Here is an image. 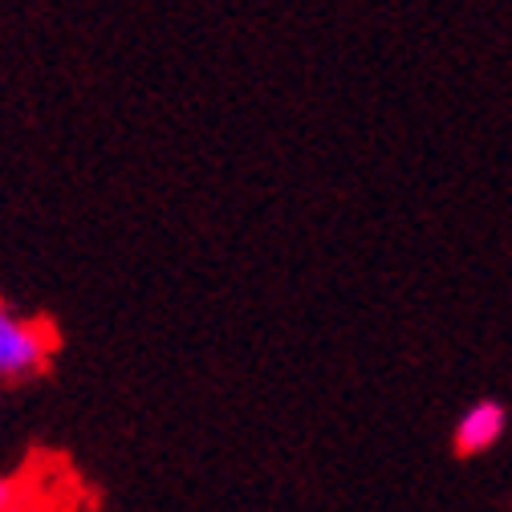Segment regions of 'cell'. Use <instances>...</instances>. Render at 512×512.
<instances>
[{
	"mask_svg": "<svg viewBox=\"0 0 512 512\" xmlns=\"http://www.w3.org/2000/svg\"><path fill=\"white\" fill-rule=\"evenodd\" d=\"M57 334L41 317L21 313L9 297H0V387L29 382L49 370Z\"/></svg>",
	"mask_w": 512,
	"mask_h": 512,
	"instance_id": "obj_1",
	"label": "cell"
},
{
	"mask_svg": "<svg viewBox=\"0 0 512 512\" xmlns=\"http://www.w3.org/2000/svg\"><path fill=\"white\" fill-rule=\"evenodd\" d=\"M504 431H508V411L496 399H480L456 419L452 443H456L460 456H480V452H488V447H496L504 439Z\"/></svg>",
	"mask_w": 512,
	"mask_h": 512,
	"instance_id": "obj_2",
	"label": "cell"
},
{
	"mask_svg": "<svg viewBox=\"0 0 512 512\" xmlns=\"http://www.w3.org/2000/svg\"><path fill=\"white\" fill-rule=\"evenodd\" d=\"M0 512H21V488L5 472H0Z\"/></svg>",
	"mask_w": 512,
	"mask_h": 512,
	"instance_id": "obj_3",
	"label": "cell"
}]
</instances>
